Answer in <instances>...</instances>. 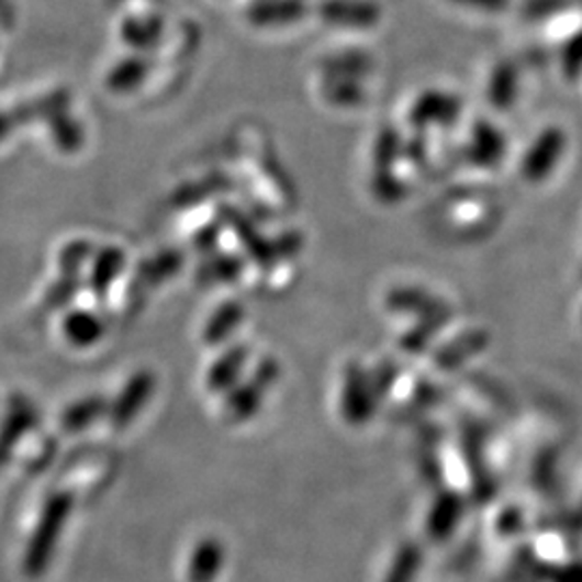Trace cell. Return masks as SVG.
Returning a JSON list of instances; mask_svg holds the SVG:
<instances>
[{
  "mask_svg": "<svg viewBox=\"0 0 582 582\" xmlns=\"http://www.w3.org/2000/svg\"><path fill=\"white\" fill-rule=\"evenodd\" d=\"M71 507H74V496L67 492H57L46 501L42 518L35 526V533H33L29 548H26V555H24V574L26 577L37 579L48 570L51 559L57 550L58 537L69 521Z\"/></svg>",
  "mask_w": 582,
  "mask_h": 582,
  "instance_id": "1",
  "label": "cell"
},
{
  "mask_svg": "<svg viewBox=\"0 0 582 582\" xmlns=\"http://www.w3.org/2000/svg\"><path fill=\"white\" fill-rule=\"evenodd\" d=\"M378 400L380 395L376 391L373 378L360 365H349L342 393L344 421L354 427L369 423V418L376 414Z\"/></svg>",
  "mask_w": 582,
  "mask_h": 582,
  "instance_id": "2",
  "label": "cell"
},
{
  "mask_svg": "<svg viewBox=\"0 0 582 582\" xmlns=\"http://www.w3.org/2000/svg\"><path fill=\"white\" fill-rule=\"evenodd\" d=\"M225 546L216 537H203L188 557L186 581L188 582H216L225 570Z\"/></svg>",
  "mask_w": 582,
  "mask_h": 582,
  "instance_id": "3",
  "label": "cell"
},
{
  "mask_svg": "<svg viewBox=\"0 0 582 582\" xmlns=\"http://www.w3.org/2000/svg\"><path fill=\"white\" fill-rule=\"evenodd\" d=\"M462 516H465V499L458 492L447 490V492L438 494L436 501L432 503L427 521H425L427 535L434 541L449 539L462 523Z\"/></svg>",
  "mask_w": 582,
  "mask_h": 582,
  "instance_id": "4",
  "label": "cell"
},
{
  "mask_svg": "<svg viewBox=\"0 0 582 582\" xmlns=\"http://www.w3.org/2000/svg\"><path fill=\"white\" fill-rule=\"evenodd\" d=\"M154 387H156V380L152 373H138L127 382V387L123 389V393L119 395L115 406L111 410V423L116 429H123L138 416L141 407L149 402Z\"/></svg>",
  "mask_w": 582,
  "mask_h": 582,
  "instance_id": "5",
  "label": "cell"
},
{
  "mask_svg": "<svg viewBox=\"0 0 582 582\" xmlns=\"http://www.w3.org/2000/svg\"><path fill=\"white\" fill-rule=\"evenodd\" d=\"M266 387L259 384L255 378L248 382H237L225 398V416L230 423H246L250 421L264 404Z\"/></svg>",
  "mask_w": 582,
  "mask_h": 582,
  "instance_id": "6",
  "label": "cell"
},
{
  "mask_svg": "<svg viewBox=\"0 0 582 582\" xmlns=\"http://www.w3.org/2000/svg\"><path fill=\"white\" fill-rule=\"evenodd\" d=\"M460 102L445 93H427L416 102L412 109V121L418 125H432V123H451L460 116Z\"/></svg>",
  "mask_w": 582,
  "mask_h": 582,
  "instance_id": "7",
  "label": "cell"
},
{
  "mask_svg": "<svg viewBox=\"0 0 582 582\" xmlns=\"http://www.w3.org/2000/svg\"><path fill=\"white\" fill-rule=\"evenodd\" d=\"M246 365V349L232 348L225 351L208 371V389L212 393H230L237 384Z\"/></svg>",
  "mask_w": 582,
  "mask_h": 582,
  "instance_id": "8",
  "label": "cell"
},
{
  "mask_svg": "<svg viewBox=\"0 0 582 582\" xmlns=\"http://www.w3.org/2000/svg\"><path fill=\"white\" fill-rule=\"evenodd\" d=\"M328 22L342 26H371L378 22V9L369 2H349V0H335L324 4L322 13Z\"/></svg>",
  "mask_w": 582,
  "mask_h": 582,
  "instance_id": "9",
  "label": "cell"
},
{
  "mask_svg": "<svg viewBox=\"0 0 582 582\" xmlns=\"http://www.w3.org/2000/svg\"><path fill=\"white\" fill-rule=\"evenodd\" d=\"M421 563H423L421 546L414 541H404L393 555L382 582H416Z\"/></svg>",
  "mask_w": 582,
  "mask_h": 582,
  "instance_id": "10",
  "label": "cell"
},
{
  "mask_svg": "<svg viewBox=\"0 0 582 582\" xmlns=\"http://www.w3.org/2000/svg\"><path fill=\"white\" fill-rule=\"evenodd\" d=\"M244 317V309L239 302H227L223 304L210 320V324L205 326L203 339L208 346H219L225 339H230L233 333L237 331L239 322Z\"/></svg>",
  "mask_w": 582,
  "mask_h": 582,
  "instance_id": "11",
  "label": "cell"
},
{
  "mask_svg": "<svg viewBox=\"0 0 582 582\" xmlns=\"http://www.w3.org/2000/svg\"><path fill=\"white\" fill-rule=\"evenodd\" d=\"M485 348V335L483 333H466L458 342L445 346L436 356V365L445 371H451L456 367H462L466 360Z\"/></svg>",
  "mask_w": 582,
  "mask_h": 582,
  "instance_id": "12",
  "label": "cell"
},
{
  "mask_svg": "<svg viewBox=\"0 0 582 582\" xmlns=\"http://www.w3.org/2000/svg\"><path fill=\"white\" fill-rule=\"evenodd\" d=\"M559 156V134H548L537 141V145L530 149L528 158H524L523 171L530 179H539L550 171L552 163Z\"/></svg>",
  "mask_w": 582,
  "mask_h": 582,
  "instance_id": "13",
  "label": "cell"
},
{
  "mask_svg": "<svg viewBox=\"0 0 582 582\" xmlns=\"http://www.w3.org/2000/svg\"><path fill=\"white\" fill-rule=\"evenodd\" d=\"M302 4L298 0H281V2H264L253 9V20L257 24H290L300 18Z\"/></svg>",
  "mask_w": 582,
  "mask_h": 582,
  "instance_id": "14",
  "label": "cell"
},
{
  "mask_svg": "<svg viewBox=\"0 0 582 582\" xmlns=\"http://www.w3.org/2000/svg\"><path fill=\"white\" fill-rule=\"evenodd\" d=\"M33 418L29 412H15L11 414V418H7V423L0 429V468L7 465L11 451L15 449L18 440L29 432Z\"/></svg>",
  "mask_w": 582,
  "mask_h": 582,
  "instance_id": "15",
  "label": "cell"
},
{
  "mask_svg": "<svg viewBox=\"0 0 582 582\" xmlns=\"http://www.w3.org/2000/svg\"><path fill=\"white\" fill-rule=\"evenodd\" d=\"M472 158L477 163H496L503 154V141L499 136V132L494 130H488V127H481L477 130V134L472 136Z\"/></svg>",
  "mask_w": 582,
  "mask_h": 582,
  "instance_id": "16",
  "label": "cell"
},
{
  "mask_svg": "<svg viewBox=\"0 0 582 582\" xmlns=\"http://www.w3.org/2000/svg\"><path fill=\"white\" fill-rule=\"evenodd\" d=\"M104 412V402L102 400H89L80 406L71 407L67 414H65V427L69 432H78V429H85L89 423H93L96 418H100Z\"/></svg>",
  "mask_w": 582,
  "mask_h": 582,
  "instance_id": "17",
  "label": "cell"
},
{
  "mask_svg": "<svg viewBox=\"0 0 582 582\" xmlns=\"http://www.w3.org/2000/svg\"><path fill=\"white\" fill-rule=\"evenodd\" d=\"M514 89H516V78L512 76V71L499 69L494 76V82L490 85V102H494L496 107L512 104Z\"/></svg>",
  "mask_w": 582,
  "mask_h": 582,
  "instance_id": "18",
  "label": "cell"
},
{
  "mask_svg": "<svg viewBox=\"0 0 582 582\" xmlns=\"http://www.w3.org/2000/svg\"><path fill=\"white\" fill-rule=\"evenodd\" d=\"M395 156H398V136L391 130V132H384L380 136V141H378L376 163H378V167H387V165H391L395 160Z\"/></svg>",
  "mask_w": 582,
  "mask_h": 582,
  "instance_id": "19",
  "label": "cell"
},
{
  "mask_svg": "<svg viewBox=\"0 0 582 582\" xmlns=\"http://www.w3.org/2000/svg\"><path fill=\"white\" fill-rule=\"evenodd\" d=\"M465 2L470 7H481V9H501L505 4V0H458Z\"/></svg>",
  "mask_w": 582,
  "mask_h": 582,
  "instance_id": "20",
  "label": "cell"
}]
</instances>
